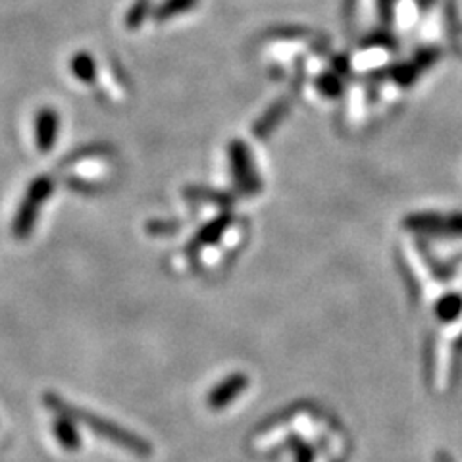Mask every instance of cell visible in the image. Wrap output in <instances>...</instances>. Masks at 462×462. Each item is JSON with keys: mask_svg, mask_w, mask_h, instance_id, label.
<instances>
[{"mask_svg": "<svg viewBox=\"0 0 462 462\" xmlns=\"http://www.w3.org/2000/svg\"><path fill=\"white\" fill-rule=\"evenodd\" d=\"M293 453H295V460L297 462H313L314 460V451L310 449L307 443L300 442V439L293 437Z\"/></svg>", "mask_w": 462, "mask_h": 462, "instance_id": "cell-4", "label": "cell"}, {"mask_svg": "<svg viewBox=\"0 0 462 462\" xmlns=\"http://www.w3.org/2000/svg\"><path fill=\"white\" fill-rule=\"evenodd\" d=\"M42 403H45V406L50 408V411L57 416H68L73 422L87 426L89 429H93V434H96L102 439H109L110 443L130 451V453L135 457L153 455V445H150L145 437L130 432V429L122 428L120 424L106 420V418H102L99 414L85 411V408H81V406H75V405L68 403L62 395H58L55 391H47L45 395H42Z\"/></svg>", "mask_w": 462, "mask_h": 462, "instance_id": "cell-1", "label": "cell"}, {"mask_svg": "<svg viewBox=\"0 0 462 462\" xmlns=\"http://www.w3.org/2000/svg\"><path fill=\"white\" fill-rule=\"evenodd\" d=\"M435 462H455V460L451 458L447 453H437V457H435Z\"/></svg>", "mask_w": 462, "mask_h": 462, "instance_id": "cell-5", "label": "cell"}, {"mask_svg": "<svg viewBox=\"0 0 462 462\" xmlns=\"http://www.w3.org/2000/svg\"><path fill=\"white\" fill-rule=\"evenodd\" d=\"M55 437L58 439V443L66 449V451H78L81 445V437L78 428H75V422L68 416H58L55 420Z\"/></svg>", "mask_w": 462, "mask_h": 462, "instance_id": "cell-3", "label": "cell"}, {"mask_svg": "<svg viewBox=\"0 0 462 462\" xmlns=\"http://www.w3.org/2000/svg\"><path fill=\"white\" fill-rule=\"evenodd\" d=\"M249 388V378L245 374L238 372L231 374L228 378L222 380L218 385H214L207 397V405L212 411H222V408L230 406L238 397Z\"/></svg>", "mask_w": 462, "mask_h": 462, "instance_id": "cell-2", "label": "cell"}]
</instances>
